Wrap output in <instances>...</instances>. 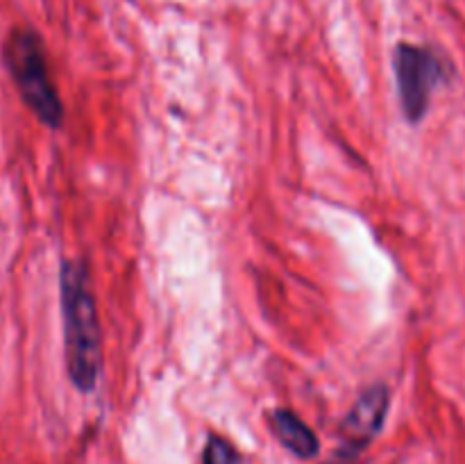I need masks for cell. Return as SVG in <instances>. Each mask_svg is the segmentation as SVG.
I'll list each match as a JSON object with an SVG mask.
<instances>
[{
	"label": "cell",
	"mask_w": 465,
	"mask_h": 464,
	"mask_svg": "<svg viewBox=\"0 0 465 464\" xmlns=\"http://www.w3.org/2000/svg\"><path fill=\"white\" fill-rule=\"evenodd\" d=\"M59 300L64 321V355L71 385L89 394L103 371L100 321L91 289L89 268L80 259H66L59 271Z\"/></svg>",
	"instance_id": "1"
},
{
	"label": "cell",
	"mask_w": 465,
	"mask_h": 464,
	"mask_svg": "<svg viewBox=\"0 0 465 464\" xmlns=\"http://www.w3.org/2000/svg\"><path fill=\"white\" fill-rule=\"evenodd\" d=\"M3 64L25 107L50 130L64 123V105L50 77L41 36L32 27H14L3 45Z\"/></svg>",
	"instance_id": "2"
},
{
	"label": "cell",
	"mask_w": 465,
	"mask_h": 464,
	"mask_svg": "<svg viewBox=\"0 0 465 464\" xmlns=\"http://www.w3.org/2000/svg\"><path fill=\"white\" fill-rule=\"evenodd\" d=\"M393 66L402 114L416 126L430 112L436 86L450 77V66L436 50L416 44H400L393 55Z\"/></svg>",
	"instance_id": "3"
},
{
	"label": "cell",
	"mask_w": 465,
	"mask_h": 464,
	"mask_svg": "<svg viewBox=\"0 0 465 464\" xmlns=\"http://www.w3.org/2000/svg\"><path fill=\"white\" fill-rule=\"evenodd\" d=\"M391 405V391L384 382L371 385L359 394L357 403L348 412V417L341 423V437L343 444L336 449L334 458L330 464H354L359 455L371 446L381 432L389 414Z\"/></svg>",
	"instance_id": "4"
},
{
	"label": "cell",
	"mask_w": 465,
	"mask_h": 464,
	"mask_svg": "<svg viewBox=\"0 0 465 464\" xmlns=\"http://www.w3.org/2000/svg\"><path fill=\"white\" fill-rule=\"evenodd\" d=\"M268 426H271L272 435L280 439V444L291 450L295 458L312 459L321 453V441H318L316 432L291 409L277 408L268 412Z\"/></svg>",
	"instance_id": "5"
},
{
	"label": "cell",
	"mask_w": 465,
	"mask_h": 464,
	"mask_svg": "<svg viewBox=\"0 0 465 464\" xmlns=\"http://www.w3.org/2000/svg\"><path fill=\"white\" fill-rule=\"evenodd\" d=\"M203 464H243V458L225 437L212 435L203 450Z\"/></svg>",
	"instance_id": "6"
}]
</instances>
